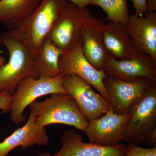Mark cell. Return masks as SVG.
<instances>
[{"mask_svg":"<svg viewBox=\"0 0 156 156\" xmlns=\"http://www.w3.org/2000/svg\"><path fill=\"white\" fill-rule=\"evenodd\" d=\"M135 9V14L138 17L143 16L147 12V0H131Z\"/></svg>","mask_w":156,"mask_h":156,"instance_id":"obj_22","label":"cell"},{"mask_svg":"<svg viewBox=\"0 0 156 156\" xmlns=\"http://www.w3.org/2000/svg\"><path fill=\"white\" fill-rule=\"evenodd\" d=\"M60 140L62 147L53 156H125V144L107 147L91 142H84L80 134H76L73 130L64 131Z\"/></svg>","mask_w":156,"mask_h":156,"instance_id":"obj_14","label":"cell"},{"mask_svg":"<svg viewBox=\"0 0 156 156\" xmlns=\"http://www.w3.org/2000/svg\"><path fill=\"white\" fill-rule=\"evenodd\" d=\"M6 62V58L3 56H0V68Z\"/></svg>","mask_w":156,"mask_h":156,"instance_id":"obj_26","label":"cell"},{"mask_svg":"<svg viewBox=\"0 0 156 156\" xmlns=\"http://www.w3.org/2000/svg\"><path fill=\"white\" fill-rule=\"evenodd\" d=\"M68 2L67 0H42L34 12L12 30L34 56Z\"/></svg>","mask_w":156,"mask_h":156,"instance_id":"obj_2","label":"cell"},{"mask_svg":"<svg viewBox=\"0 0 156 156\" xmlns=\"http://www.w3.org/2000/svg\"><path fill=\"white\" fill-rule=\"evenodd\" d=\"M142 142L149 146L156 147V127L144 135Z\"/></svg>","mask_w":156,"mask_h":156,"instance_id":"obj_23","label":"cell"},{"mask_svg":"<svg viewBox=\"0 0 156 156\" xmlns=\"http://www.w3.org/2000/svg\"><path fill=\"white\" fill-rule=\"evenodd\" d=\"M156 0H147V12H156Z\"/></svg>","mask_w":156,"mask_h":156,"instance_id":"obj_25","label":"cell"},{"mask_svg":"<svg viewBox=\"0 0 156 156\" xmlns=\"http://www.w3.org/2000/svg\"><path fill=\"white\" fill-rule=\"evenodd\" d=\"M11 94L7 92H0V110L4 114L10 111Z\"/></svg>","mask_w":156,"mask_h":156,"instance_id":"obj_21","label":"cell"},{"mask_svg":"<svg viewBox=\"0 0 156 156\" xmlns=\"http://www.w3.org/2000/svg\"><path fill=\"white\" fill-rule=\"evenodd\" d=\"M0 44L9 53L8 62L0 68V92L12 95L20 83L27 77L39 78L34 56L12 30L0 35Z\"/></svg>","mask_w":156,"mask_h":156,"instance_id":"obj_1","label":"cell"},{"mask_svg":"<svg viewBox=\"0 0 156 156\" xmlns=\"http://www.w3.org/2000/svg\"><path fill=\"white\" fill-rule=\"evenodd\" d=\"M125 26L137 52L156 62V12H147L140 17L130 14Z\"/></svg>","mask_w":156,"mask_h":156,"instance_id":"obj_12","label":"cell"},{"mask_svg":"<svg viewBox=\"0 0 156 156\" xmlns=\"http://www.w3.org/2000/svg\"><path fill=\"white\" fill-rule=\"evenodd\" d=\"M154 83L126 82L108 76L104 80L105 87L108 94V102L113 111L117 115L128 114L132 104Z\"/></svg>","mask_w":156,"mask_h":156,"instance_id":"obj_11","label":"cell"},{"mask_svg":"<svg viewBox=\"0 0 156 156\" xmlns=\"http://www.w3.org/2000/svg\"><path fill=\"white\" fill-rule=\"evenodd\" d=\"M42 0H0V22L13 30L37 8Z\"/></svg>","mask_w":156,"mask_h":156,"instance_id":"obj_17","label":"cell"},{"mask_svg":"<svg viewBox=\"0 0 156 156\" xmlns=\"http://www.w3.org/2000/svg\"><path fill=\"white\" fill-rule=\"evenodd\" d=\"M49 137L45 128L36 124L34 117L30 113L27 122L0 142V156H7L18 147L25 150L35 145H48Z\"/></svg>","mask_w":156,"mask_h":156,"instance_id":"obj_15","label":"cell"},{"mask_svg":"<svg viewBox=\"0 0 156 156\" xmlns=\"http://www.w3.org/2000/svg\"><path fill=\"white\" fill-rule=\"evenodd\" d=\"M62 85L88 122L98 119L111 108L107 100L96 93L90 84L76 75H63Z\"/></svg>","mask_w":156,"mask_h":156,"instance_id":"obj_7","label":"cell"},{"mask_svg":"<svg viewBox=\"0 0 156 156\" xmlns=\"http://www.w3.org/2000/svg\"><path fill=\"white\" fill-rule=\"evenodd\" d=\"M92 17L87 8L80 9L68 2L47 38L63 52L72 50L81 42L82 30Z\"/></svg>","mask_w":156,"mask_h":156,"instance_id":"obj_6","label":"cell"},{"mask_svg":"<svg viewBox=\"0 0 156 156\" xmlns=\"http://www.w3.org/2000/svg\"><path fill=\"white\" fill-rule=\"evenodd\" d=\"M90 5L100 7L109 21L126 24L129 19L127 0H92Z\"/></svg>","mask_w":156,"mask_h":156,"instance_id":"obj_19","label":"cell"},{"mask_svg":"<svg viewBox=\"0 0 156 156\" xmlns=\"http://www.w3.org/2000/svg\"><path fill=\"white\" fill-rule=\"evenodd\" d=\"M62 73L75 74L90 84L108 101V95L104 80L107 77L104 70H98L93 67L84 56L81 42L72 50L63 52L59 59Z\"/></svg>","mask_w":156,"mask_h":156,"instance_id":"obj_9","label":"cell"},{"mask_svg":"<svg viewBox=\"0 0 156 156\" xmlns=\"http://www.w3.org/2000/svg\"><path fill=\"white\" fill-rule=\"evenodd\" d=\"M128 114L117 115L111 108L98 119L89 122L86 133L90 142L113 147L123 140V134L129 119Z\"/></svg>","mask_w":156,"mask_h":156,"instance_id":"obj_10","label":"cell"},{"mask_svg":"<svg viewBox=\"0 0 156 156\" xmlns=\"http://www.w3.org/2000/svg\"><path fill=\"white\" fill-rule=\"evenodd\" d=\"M37 156H52L49 153H41L38 154Z\"/></svg>","mask_w":156,"mask_h":156,"instance_id":"obj_27","label":"cell"},{"mask_svg":"<svg viewBox=\"0 0 156 156\" xmlns=\"http://www.w3.org/2000/svg\"><path fill=\"white\" fill-rule=\"evenodd\" d=\"M29 108L36 124L43 128L52 124H61L73 126L85 132L89 123L75 101L68 94H51L43 101H35Z\"/></svg>","mask_w":156,"mask_h":156,"instance_id":"obj_3","label":"cell"},{"mask_svg":"<svg viewBox=\"0 0 156 156\" xmlns=\"http://www.w3.org/2000/svg\"><path fill=\"white\" fill-rule=\"evenodd\" d=\"M63 53L46 38L34 56L39 77L53 78L62 74L58 62Z\"/></svg>","mask_w":156,"mask_h":156,"instance_id":"obj_18","label":"cell"},{"mask_svg":"<svg viewBox=\"0 0 156 156\" xmlns=\"http://www.w3.org/2000/svg\"><path fill=\"white\" fill-rule=\"evenodd\" d=\"M62 74L53 78L27 77L23 80L11 95L10 116L18 125L25 121L23 112L38 98L55 93L67 94L62 85Z\"/></svg>","mask_w":156,"mask_h":156,"instance_id":"obj_4","label":"cell"},{"mask_svg":"<svg viewBox=\"0 0 156 156\" xmlns=\"http://www.w3.org/2000/svg\"><path fill=\"white\" fill-rule=\"evenodd\" d=\"M125 156H156V147L145 148L128 144L126 146Z\"/></svg>","mask_w":156,"mask_h":156,"instance_id":"obj_20","label":"cell"},{"mask_svg":"<svg viewBox=\"0 0 156 156\" xmlns=\"http://www.w3.org/2000/svg\"><path fill=\"white\" fill-rule=\"evenodd\" d=\"M105 23L92 17L84 26L81 33V43L84 56L92 66L104 70L111 58L103 40Z\"/></svg>","mask_w":156,"mask_h":156,"instance_id":"obj_13","label":"cell"},{"mask_svg":"<svg viewBox=\"0 0 156 156\" xmlns=\"http://www.w3.org/2000/svg\"><path fill=\"white\" fill-rule=\"evenodd\" d=\"M69 2L73 4L78 8L85 9L89 5L91 4L92 0H67Z\"/></svg>","mask_w":156,"mask_h":156,"instance_id":"obj_24","label":"cell"},{"mask_svg":"<svg viewBox=\"0 0 156 156\" xmlns=\"http://www.w3.org/2000/svg\"><path fill=\"white\" fill-rule=\"evenodd\" d=\"M103 36L105 48L111 58L126 60L138 53L125 24L112 21L105 23Z\"/></svg>","mask_w":156,"mask_h":156,"instance_id":"obj_16","label":"cell"},{"mask_svg":"<svg viewBox=\"0 0 156 156\" xmlns=\"http://www.w3.org/2000/svg\"><path fill=\"white\" fill-rule=\"evenodd\" d=\"M104 70L107 76L122 81L156 82V62L143 53H137L126 60L111 58Z\"/></svg>","mask_w":156,"mask_h":156,"instance_id":"obj_8","label":"cell"},{"mask_svg":"<svg viewBox=\"0 0 156 156\" xmlns=\"http://www.w3.org/2000/svg\"><path fill=\"white\" fill-rule=\"evenodd\" d=\"M123 134L128 144L139 146L144 136L156 127V82L152 84L131 105Z\"/></svg>","mask_w":156,"mask_h":156,"instance_id":"obj_5","label":"cell"}]
</instances>
